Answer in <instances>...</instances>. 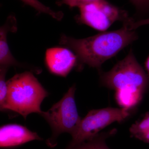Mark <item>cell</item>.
Returning <instances> with one entry per match:
<instances>
[{"mask_svg":"<svg viewBox=\"0 0 149 149\" xmlns=\"http://www.w3.org/2000/svg\"><path fill=\"white\" fill-rule=\"evenodd\" d=\"M45 61L52 73L65 77L77 66V58L68 48H52L46 52Z\"/></svg>","mask_w":149,"mask_h":149,"instance_id":"7","label":"cell"},{"mask_svg":"<svg viewBox=\"0 0 149 149\" xmlns=\"http://www.w3.org/2000/svg\"><path fill=\"white\" fill-rule=\"evenodd\" d=\"M145 67L147 71V74L149 78V56L145 62Z\"/></svg>","mask_w":149,"mask_h":149,"instance_id":"18","label":"cell"},{"mask_svg":"<svg viewBox=\"0 0 149 149\" xmlns=\"http://www.w3.org/2000/svg\"><path fill=\"white\" fill-rule=\"evenodd\" d=\"M146 24H149V18L131 22L129 23V26L130 29L135 30L138 27Z\"/></svg>","mask_w":149,"mask_h":149,"instance_id":"17","label":"cell"},{"mask_svg":"<svg viewBox=\"0 0 149 149\" xmlns=\"http://www.w3.org/2000/svg\"><path fill=\"white\" fill-rule=\"evenodd\" d=\"M100 80L104 86L115 91L143 95L149 82L148 74L137 61L132 50L109 71L102 72Z\"/></svg>","mask_w":149,"mask_h":149,"instance_id":"3","label":"cell"},{"mask_svg":"<svg viewBox=\"0 0 149 149\" xmlns=\"http://www.w3.org/2000/svg\"><path fill=\"white\" fill-rule=\"evenodd\" d=\"M8 94L1 111L10 110L26 119L31 113L41 115L42 102L49 94L32 72L19 73L7 81Z\"/></svg>","mask_w":149,"mask_h":149,"instance_id":"2","label":"cell"},{"mask_svg":"<svg viewBox=\"0 0 149 149\" xmlns=\"http://www.w3.org/2000/svg\"><path fill=\"white\" fill-rule=\"evenodd\" d=\"M138 13H144L149 12V0H129Z\"/></svg>","mask_w":149,"mask_h":149,"instance_id":"15","label":"cell"},{"mask_svg":"<svg viewBox=\"0 0 149 149\" xmlns=\"http://www.w3.org/2000/svg\"><path fill=\"white\" fill-rule=\"evenodd\" d=\"M128 23H123L120 29L105 31L84 39L62 35L60 44L76 55L77 69L81 70L84 64L99 69L106 61L138 39L135 30L130 29Z\"/></svg>","mask_w":149,"mask_h":149,"instance_id":"1","label":"cell"},{"mask_svg":"<svg viewBox=\"0 0 149 149\" xmlns=\"http://www.w3.org/2000/svg\"><path fill=\"white\" fill-rule=\"evenodd\" d=\"M97 0H61L58 3V5L65 4L70 8H79L81 6L94 2Z\"/></svg>","mask_w":149,"mask_h":149,"instance_id":"16","label":"cell"},{"mask_svg":"<svg viewBox=\"0 0 149 149\" xmlns=\"http://www.w3.org/2000/svg\"><path fill=\"white\" fill-rule=\"evenodd\" d=\"M130 115V110L107 107L90 111L82 119L80 125L68 147H72L91 140L107 126L117 121L122 122Z\"/></svg>","mask_w":149,"mask_h":149,"instance_id":"5","label":"cell"},{"mask_svg":"<svg viewBox=\"0 0 149 149\" xmlns=\"http://www.w3.org/2000/svg\"><path fill=\"white\" fill-rule=\"evenodd\" d=\"M75 85L68 89L62 98L41 115L52 128V136L47 140L48 146L53 148L57 144L58 136L63 133L73 136L80 125L81 119L78 114L74 98Z\"/></svg>","mask_w":149,"mask_h":149,"instance_id":"4","label":"cell"},{"mask_svg":"<svg viewBox=\"0 0 149 149\" xmlns=\"http://www.w3.org/2000/svg\"><path fill=\"white\" fill-rule=\"evenodd\" d=\"M129 131L132 137L149 143V112L131 125Z\"/></svg>","mask_w":149,"mask_h":149,"instance_id":"12","label":"cell"},{"mask_svg":"<svg viewBox=\"0 0 149 149\" xmlns=\"http://www.w3.org/2000/svg\"><path fill=\"white\" fill-rule=\"evenodd\" d=\"M42 140L37 133L19 124H7L0 128V147L2 148H15L30 141Z\"/></svg>","mask_w":149,"mask_h":149,"instance_id":"8","label":"cell"},{"mask_svg":"<svg viewBox=\"0 0 149 149\" xmlns=\"http://www.w3.org/2000/svg\"><path fill=\"white\" fill-rule=\"evenodd\" d=\"M80 22L93 29L105 32L116 22L123 23L133 20L128 13L113 5L106 0H97L79 8Z\"/></svg>","mask_w":149,"mask_h":149,"instance_id":"6","label":"cell"},{"mask_svg":"<svg viewBox=\"0 0 149 149\" xmlns=\"http://www.w3.org/2000/svg\"><path fill=\"white\" fill-rule=\"evenodd\" d=\"M17 29L16 19L10 16L6 23L0 29V66L8 68L10 66H21V64L12 54L7 41L9 32H15Z\"/></svg>","mask_w":149,"mask_h":149,"instance_id":"9","label":"cell"},{"mask_svg":"<svg viewBox=\"0 0 149 149\" xmlns=\"http://www.w3.org/2000/svg\"><path fill=\"white\" fill-rule=\"evenodd\" d=\"M143 94L126 91H116L115 97L118 104L122 108L130 110L141 102Z\"/></svg>","mask_w":149,"mask_h":149,"instance_id":"11","label":"cell"},{"mask_svg":"<svg viewBox=\"0 0 149 149\" xmlns=\"http://www.w3.org/2000/svg\"><path fill=\"white\" fill-rule=\"evenodd\" d=\"M8 68H0V109L1 111L4 106L8 94V86L6 76Z\"/></svg>","mask_w":149,"mask_h":149,"instance_id":"14","label":"cell"},{"mask_svg":"<svg viewBox=\"0 0 149 149\" xmlns=\"http://www.w3.org/2000/svg\"><path fill=\"white\" fill-rule=\"evenodd\" d=\"M117 132L116 129L99 133L91 140L66 149H111L106 144L107 139L113 136Z\"/></svg>","mask_w":149,"mask_h":149,"instance_id":"10","label":"cell"},{"mask_svg":"<svg viewBox=\"0 0 149 149\" xmlns=\"http://www.w3.org/2000/svg\"><path fill=\"white\" fill-rule=\"evenodd\" d=\"M25 3L32 7L38 11L42 13L47 14L53 18L57 20H61L63 17V13L61 11H54L50 8L44 5L38 0H21Z\"/></svg>","mask_w":149,"mask_h":149,"instance_id":"13","label":"cell"}]
</instances>
